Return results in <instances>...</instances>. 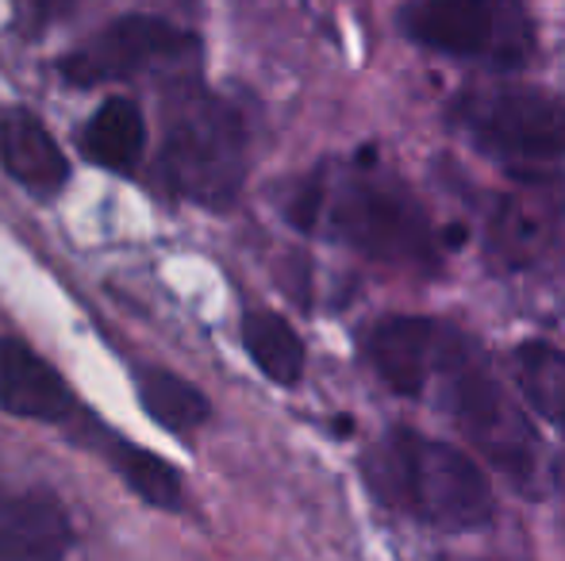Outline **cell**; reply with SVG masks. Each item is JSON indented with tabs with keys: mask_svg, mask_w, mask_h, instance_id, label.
I'll return each mask as SVG.
<instances>
[{
	"mask_svg": "<svg viewBox=\"0 0 565 561\" xmlns=\"http://www.w3.org/2000/svg\"><path fill=\"white\" fill-rule=\"evenodd\" d=\"M139 400L147 408V416L154 423H162L166 431H196L209 420V397L196 389L193 381L170 374V369H142L139 374Z\"/></svg>",
	"mask_w": 565,
	"mask_h": 561,
	"instance_id": "15",
	"label": "cell"
},
{
	"mask_svg": "<svg viewBox=\"0 0 565 561\" xmlns=\"http://www.w3.org/2000/svg\"><path fill=\"white\" fill-rule=\"evenodd\" d=\"M454 120L489 154L551 162L565 158V100L523 85H481L454 100Z\"/></svg>",
	"mask_w": 565,
	"mask_h": 561,
	"instance_id": "5",
	"label": "cell"
},
{
	"mask_svg": "<svg viewBox=\"0 0 565 561\" xmlns=\"http://www.w3.org/2000/svg\"><path fill=\"white\" fill-rule=\"evenodd\" d=\"M43 4H62V0H43Z\"/></svg>",
	"mask_w": 565,
	"mask_h": 561,
	"instance_id": "17",
	"label": "cell"
},
{
	"mask_svg": "<svg viewBox=\"0 0 565 561\" xmlns=\"http://www.w3.org/2000/svg\"><path fill=\"white\" fill-rule=\"evenodd\" d=\"M77 142H82V150L97 165L116 173H131L142 158V147H147V120H142L135 100L113 97L77 131Z\"/></svg>",
	"mask_w": 565,
	"mask_h": 561,
	"instance_id": "12",
	"label": "cell"
},
{
	"mask_svg": "<svg viewBox=\"0 0 565 561\" xmlns=\"http://www.w3.org/2000/svg\"><path fill=\"white\" fill-rule=\"evenodd\" d=\"M443 331L424 315H388L370 331L365 354L385 377V385L401 397H419L443 362Z\"/></svg>",
	"mask_w": 565,
	"mask_h": 561,
	"instance_id": "8",
	"label": "cell"
},
{
	"mask_svg": "<svg viewBox=\"0 0 565 561\" xmlns=\"http://www.w3.org/2000/svg\"><path fill=\"white\" fill-rule=\"evenodd\" d=\"M113 470L127 481L131 493H139L150 508L178 511L181 508V477L166 457L135 446V442H116L113 446Z\"/></svg>",
	"mask_w": 565,
	"mask_h": 561,
	"instance_id": "16",
	"label": "cell"
},
{
	"mask_svg": "<svg viewBox=\"0 0 565 561\" xmlns=\"http://www.w3.org/2000/svg\"><path fill=\"white\" fill-rule=\"evenodd\" d=\"M0 408L23 420L58 423L77 412L74 389L20 338H0Z\"/></svg>",
	"mask_w": 565,
	"mask_h": 561,
	"instance_id": "9",
	"label": "cell"
},
{
	"mask_svg": "<svg viewBox=\"0 0 565 561\" xmlns=\"http://www.w3.org/2000/svg\"><path fill=\"white\" fill-rule=\"evenodd\" d=\"M373 493L439 531H473L492 519V485L469 454L396 427L365 465Z\"/></svg>",
	"mask_w": 565,
	"mask_h": 561,
	"instance_id": "2",
	"label": "cell"
},
{
	"mask_svg": "<svg viewBox=\"0 0 565 561\" xmlns=\"http://www.w3.org/2000/svg\"><path fill=\"white\" fill-rule=\"evenodd\" d=\"M162 165L181 196L204 208H227L246 177V131L238 112L196 85L166 97Z\"/></svg>",
	"mask_w": 565,
	"mask_h": 561,
	"instance_id": "3",
	"label": "cell"
},
{
	"mask_svg": "<svg viewBox=\"0 0 565 561\" xmlns=\"http://www.w3.org/2000/svg\"><path fill=\"white\" fill-rule=\"evenodd\" d=\"M404 28L427 51L492 66H520L535 51V20L523 0H416Z\"/></svg>",
	"mask_w": 565,
	"mask_h": 561,
	"instance_id": "4",
	"label": "cell"
},
{
	"mask_svg": "<svg viewBox=\"0 0 565 561\" xmlns=\"http://www.w3.org/2000/svg\"><path fill=\"white\" fill-rule=\"evenodd\" d=\"M515 381L527 404L558 434H565V354L551 343H520Z\"/></svg>",
	"mask_w": 565,
	"mask_h": 561,
	"instance_id": "14",
	"label": "cell"
},
{
	"mask_svg": "<svg viewBox=\"0 0 565 561\" xmlns=\"http://www.w3.org/2000/svg\"><path fill=\"white\" fill-rule=\"evenodd\" d=\"M74 542L62 504L46 493H0V561H62Z\"/></svg>",
	"mask_w": 565,
	"mask_h": 561,
	"instance_id": "10",
	"label": "cell"
},
{
	"mask_svg": "<svg viewBox=\"0 0 565 561\" xmlns=\"http://www.w3.org/2000/svg\"><path fill=\"white\" fill-rule=\"evenodd\" d=\"M439 366L450 374V412L461 423V431L497 465H504L515 477H527L535 470V442H531L523 416L515 412V404H508L504 389L492 381L489 369L461 343L447 346Z\"/></svg>",
	"mask_w": 565,
	"mask_h": 561,
	"instance_id": "6",
	"label": "cell"
},
{
	"mask_svg": "<svg viewBox=\"0 0 565 561\" xmlns=\"http://www.w3.org/2000/svg\"><path fill=\"white\" fill-rule=\"evenodd\" d=\"M0 162L20 185L35 188V193H54L70 177V162L62 147L51 139L43 120L23 112V108L0 112Z\"/></svg>",
	"mask_w": 565,
	"mask_h": 561,
	"instance_id": "11",
	"label": "cell"
},
{
	"mask_svg": "<svg viewBox=\"0 0 565 561\" xmlns=\"http://www.w3.org/2000/svg\"><path fill=\"white\" fill-rule=\"evenodd\" d=\"M289 224L300 231L328 227L350 250L388 266H431L435 231L424 204L408 193L404 181L377 170L373 162H358L339 177L316 173L297 185L289 201Z\"/></svg>",
	"mask_w": 565,
	"mask_h": 561,
	"instance_id": "1",
	"label": "cell"
},
{
	"mask_svg": "<svg viewBox=\"0 0 565 561\" xmlns=\"http://www.w3.org/2000/svg\"><path fill=\"white\" fill-rule=\"evenodd\" d=\"M181 54H196V39L181 31L178 23L158 15H124L108 23L89 46L66 54L58 62V74L74 85H100L135 77L154 62H173Z\"/></svg>",
	"mask_w": 565,
	"mask_h": 561,
	"instance_id": "7",
	"label": "cell"
},
{
	"mask_svg": "<svg viewBox=\"0 0 565 561\" xmlns=\"http://www.w3.org/2000/svg\"><path fill=\"white\" fill-rule=\"evenodd\" d=\"M243 346L254 366L277 385H297L305 374V343L300 335L274 312H246Z\"/></svg>",
	"mask_w": 565,
	"mask_h": 561,
	"instance_id": "13",
	"label": "cell"
}]
</instances>
